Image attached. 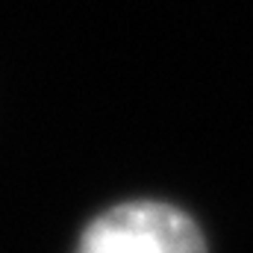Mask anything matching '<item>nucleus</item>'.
<instances>
[{
    "label": "nucleus",
    "mask_w": 253,
    "mask_h": 253,
    "mask_svg": "<svg viewBox=\"0 0 253 253\" xmlns=\"http://www.w3.org/2000/svg\"><path fill=\"white\" fill-rule=\"evenodd\" d=\"M77 253H206V242L186 212L135 200L94 218Z\"/></svg>",
    "instance_id": "nucleus-1"
}]
</instances>
